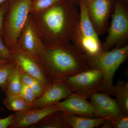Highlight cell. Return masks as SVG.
Returning <instances> with one entry per match:
<instances>
[{
    "mask_svg": "<svg viewBox=\"0 0 128 128\" xmlns=\"http://www.w3.org/2000/svg\"><path fill=\"white\" fill-rule=\"evenodd\" d=\"M69 0L30 16L46 47L70 42L79 23L80 12Z\"/></svg>",
    "mask_w": 128,
    "mask_h": 128,
    "instance_id": "6da1fadb",
    "label": "cell"
},
{
    "mask_svg": "<svg viewBox=\"0 0 128 128\" xmlns=\"http://www.w3.org/2000/svg\"><path fill=\"white\" fill-rule=\"evenodd\" d=\"M38 60L50 82L64 80L89 68L84 54L71 42L46 47L43 54Z\"/></svg>",
    "mask_w": 128,
    "mask_h": 128,
    "instance_id": "7a4b0ae2",
    "label": "cell"
},
{
    "mask_svg": "<svg viewBox=\"0 0 128 128\" xmlns=\"http://www.w3.org/2000/svg\"><path fill=\"white\" fill-rule=\"evenodd\" d=\"M128 57V44L111 50L102 51L92 57L86 56V63L89 67L98 69L102 73L104 82L100 92L113 95L114 88L113 82L114 74Z\"/></svg>",
    "mask_w": 128,
    "mask_h": 128,
    "instance_id": "3957f363",
    "label": "cell"
},
{
    "mask_svg": "<svg viewBox=\"0 0 128 128\" xmlns=\"http://www.w3.org/2000/svg\"><path fill=\"white\" fill-rule=\"evenodd\" d=\"M32 0H10L3 23L2 38L9 50L16 48L18 37L30 12Z\"/></svg>",
    "mask_w": 128,
    "mask_h": 128,
    "instance_id": "277c9868",
    "label": "cell"
},
{
    "mask_svg": "<svg viewBox=\"0 0 128 128\" xmlns=\"http://www.w3.org/2000/svg\"><path fill=\"white\" fill-rule=\"evenodd\" d=\"M78 4L80 20L72 41L86 56H94L102 52V44L88 15L86 0H79Z\"/></svg>",
    "mask_w": 128,
    "mask_h": 128,
    "instance_id": "5b68a950",
    "label": "cell"
},
{
    "mask_svg": "<svg viewBox=\"0 0 128 128\" xmlns=\"http://www.w3.org/2000/svg\"><path fill=\"white\" fill-rule=\"evenodd\" d=\"M125 2L116 0L108 34L102 44V51L110 50L114 46L122 47L128 38V10Z\"/></svg>",
    "mask_w": 128,
    "mask_h": 128,
    "instance_id": "8992f818",
    "label": "cell"
},
{
    "mask_svg": "<svg viewBox=\"0 0 128 128\" xmlns=\"http://www.w3.org/2000/svg\"><path fill=\"white\" fill-rule=\"evenodd\" d=\"M64 80L73 92L81 94L87 98L96 92L100 91L104 82L101 72L90 67Z\"/></svg>",
    "mask_w": 128,
    "mask_h": 128,
    "instance_id": "52a82bcc",
    "label": "cell"
},
{
    "mask_svg": "<svg viewBox=\"0 0 128 128\" xmlns=\"http://www.w3.org/2000/svg\"><path fill=\"white\" fill-rule=\"evenodd\" d=\"M116 0H86L88 15L98 35L105 33Z\"/></svg>",
    "mask_w": 128,
    "mask_h": 128,
    "instance_id": "ba28073f",
    "label": "cell"
},
{
    "mask_svg": "<svg viewBox=\"0 0 128 128\" xmlns=\"http://www.w3.org/2000/svg\"><path fill=\"white\" fill-rule=\"evenodd\" d=\"M17 48L30 54L38 60L42 57L45 51L46 46L42 41L30 14L18 37Z\"/></svg>",
    "mask_w": 128,
    "mask_h": 128,
    "instance_id": "9c48e42d",
    "label": "cell"
},
{
    "mask_svg": "<svg viewBox=\"0 0 128 128\" xmlns=\"http://www.w3.org/2000/svg\"><path fill=\"white\" fill-rule=\"evenodd\" d=\"M11 51L12 61L21 71L38 79L46 86L49 84L50 82L38 59L18 48Z\"/></svg>",
    "mask_w": 128,
    "mask_h": 128,
    "instance_id": "30bf717a",
    "label": "cell"
},
{
    "mask_svg": "<svg viewBox=\"0 0 128 128\" xmlns=\"http://www.w3.org/2000/svg\"><path fill=\"white\" fill-rule=\"evenodd\" d=\"M73 92L64 80L54 81L46 86L33 104V108H40L54 105Z\"/></svg>",
    "mask_w": 128,
    "mask_h": 128,
    "instance_id": "8fae6325",
    "label": "cell"
},
{
    "mask_svg": "<svg viewBox=\"0 0 128 128\" xmlns=\"http://www.w3.org/2000/svg\"><path fill=\"white\" fill-rule=\"evenodd\" d=\"M60 110L57 104L40 108H33L16 112L10 128L33 127L57 111Z\"/></svg>",
    "mask_w": 128,
    "mask_h": 128,
    "instance_id": "7c38bea8",
    "label": "cell"
},
{
    "mask_svg": "<svg viewBox=\"0 0 128 128\" xmlns=\"http://www.w3.org/2000/svg\"><path fill=\"white\" fill-rule=\"evenodd\" d=\"M89 98L94 107L95 117L114 120L123 113L116 100L107 93L96 92Z\"/></svg>",
    "mask_w": 128,
    "mask_h": 128,
    "instance_id": "4fadbf2b",
    "label": "cell"
},
{
    "mask_svg": "<svg viewBox=\"0 0 128 128\" xmlns=\"http://www.w3.org/2000/svg\"><path fill=\"white\" fill-rule=\"evenodd\" d=\"M88 98L81 94L73 92L63 102L56 104L62 112L78 116L93 118L94 108Z\"/></svg>",
    "mask_w": 128,
    "mask_h": 128,
    "instance_id": "5bb4252c",
    "label": "cell"
},
{
    "mask_svg": "<svg viewBox=\"0 0 128 128\" xmlns=\"http://www.w3.org/2000/svg\"><path fill=\"white\" fill-rule=\"evenodd\" d=\"M62 112L70 128H98L102 126L106 120L102 117L90 118Z\"/></svg>",
    "mask_w": 128,
    "mask_h": 128,
    "instance_id": "9a60e30c",
    "label": "cell"
},
{
    "mask_svg": "<svg viewBox=\"0 0 128 128\" xmlns=\"http://www.w3.org/2000/svg\"><path fill=\"white\" fill-rule=\"evenodd\" d=\"M33 127L41 128H70L61 110L51 114Z\"/></svg>",
    "mask_w": 128,
    "mask_h": 128,
    "instance_id": "2e32d148",
    "label": "cell"
},
{
    "mask_svg": "<svg viewBox=\"0 0 128 128\" xmlns=\"http://www.w3.org/2000/svg\"><path fill=\"white\" fill-rule=\"evenodd\" d=\"M113 95L123 113L128 114V82L118 81L114 86Z\"/></svg>",
    "mask_w": 128,
    "mask_h": 128,
    "instance_id": "e0dca14e",
    "label": "cell"
},
{
    "mask_svg": "<svg viewBox=\"0 0 128 128\" xmlns=\"http://www.w3.org/2000/svg\"><path fill=\"white\" fill-rule=\"evenodd\" d=\"M21 71L16 66L9 76L5 89L6 96H19L22 89Z\"/></svg>",
    "mask_w": 128,
    "mask_h": 128,
    "instance_id": "ac0fdd59",
    "label": "cell"
},
{
    "mask_svg": "<svg viewBox=\"0 0 128 128\" xmlns=\"http://www.w3.org/2000/svg\"><path fill=\"white\" fill-rule=\"evenodd\" d=\"M3 103L8 109L15 112L33 108L32 104L28 103L20 96H6Z\"/></svg>",
    "mask_w": 128,
    "mask_h": 128,
    "instance_id": "d6986e66",
    "label": "cell"
},
{
    "mask_svg": "<svg viewBox=\"0 0 128 128\" xmlns=\"http://www.w3.org/2000/svg\"><path fill=\"white\" fill-rule=\"evenodd\" d=\"M21 73L22 81L34 91L37 98L41 95L47 86L37 78L28 75L21 71Z\"/></svg>",
    "mask_w": 128,
    "mask_h": 128,
    "instance_id": "ffe728a7",
    "label": "cell"
},
{
    "mask_svg": "<svg viewBox=\"0 0 128 128\" xmlns=\"http://www.w3.org/2000/svg\"><path fill=\"white\" fill-rule=\"evenodd\" d=\"M65 0H32L30 13L35 14L44 11Z\"/></svg>",
    "mask_w": 128,
    "mask_h": 128,
    "instance_id": "44dd1931",
    "label": "cell"
},
{
    "mask_svg": "<svg viewBox=\"0 0 128 128\" xmlns=\"http://www.w3.org/2000/svg\"><path fill=\"white\" fill-rule=\"evenodd\" d=\"M16 66L12 61L0 66V87L3 91H5L8 78Z\"/></svg>",
    "mask_w": 128,
    "mask_h": 128,
    "instance_id": "7402d4cb",
    "label": "cell"
},
{
    "mask_svg": "<svg viewBox=\"0 0 128 128\" xmlns=\"http://www.w3.org/2000/svg\"><path fill=\"white\" fill-rule=\"evenodd\" d=\"M19 96L28 103L32 104L37 97L34 91L30 86L22 82V89Z\"/></svg>",
    "mask_w": 128,
    "mask_h": 128,
    "instance_id": "603a6c76",
    "label": "cell"
},
{
    "mask_svg": "<svg viewBox=\"0 0 128 128\" xmlns=\"http://www.w3.org/2000/svg\"><path fill=\"white\" fill-rule=\"evenodd\" d=\"M113 128H128V114L122 113L113 120Z\"/></svg>",
    "mask_w": 128,
    "mask_h": 128,
    "instance_id": "cb8c5ba5",
    "label": "cell"
},
{
    "mask_svg": "<svg viewBox=\"0 0 128 128\" xmlns=\"http://www.w3.org/2000/svg\"><path fill=\"white\" fill-rule=\"evenodd\" d=\"M0 59L12 61V52L6 46L2 38L0 36Z\"/></svg>",
    "mask_w": 128,
    "mask_h": 128,
    "instance_id": "d4e9b609",
    "label": "cell"
},
{
    "mask_svg": "<svg viewBox=\"0 0 128 128\" xmlns=\"http://www.w3.org/2000/svg\"><path fill=\"white\" fill-rule=\"evenodd\" d=\"M9 2H5L0 5V36L2 38L3 34V23L5 15L8 9Z\"/></svg>",
    "mask_w": 128,
    "mask_h": 128,
    "instance_id": "484cf974",
    "label": "cell"
},
{
    "mask_svg": "<svg viewBox=\"0 0 128 128\" xmlns=\"http://www.w3.org/2000/svg\"><path fill=\"white\" fill-rule=\"evenodd\" d=\"M14 116V114H12L5 118L0 119V128H7L11 125Z\"/></svg>",
    "mask_w": 128,
    "mask_h": 128,
    "instance_id": "4316f807",
    "label": "cell"
},
{
    "mask_svg": "<svg viewBox=\"0 0 128 128\" xmlns=\"http://www.w3.org/2000/svg\"><path fill=\"white\" fill-rule=\"evenodd\" d=\"M10 61V60H6L0 59V66L4 64H6Z\"/></svg>",
    "mask_w": 128,
    "mask_h": 128,
    "instance_id": "83f0119b",
    "label": "cell"
},
{
    "mask_svg": "<svg viewBox=\"0 0 128 128\" xmlns=\"http://www.w3.org/2000/svg\"><path fill=\"white\" fill-rule=\"evenodd\" d=\"M70 1L72 2H73L74 4L76 5L78 4V2H79V0H69Z\"/></svg>",
    "mask_w": 128,
    "mask_h": 128,
    "instance_id": "f1b7e54d",
    "label": "cell"
},
{
    "mask_svg": "<svg viewBox=\"0 0 128 128\" xmlns=\"http://www.w3.org/2000/svg\"><path fill=\"white\" fill-rule=\"evenodd\" d=\"M7 0H0V5L2 3Z\"/></svg>",
    "mask_w": 128,
    "mask_h": 128,
    "instance_id": "f546056e",
    "label": "cell"
},
{
    "mask_svg": "<svg viewBox=\"0 0 128 128\" xmlns=\"http://www.w3.org/2000/svg\"><path fill=\"white\" fill-rule=\"evenodd\" d=\"M119 0L123 2H125V3H127L128 2V0Z\"/></svg>",
    "mask_w": 128,
    "mask_h": 128,
    "instance_id": "4dcf8cb0",
    "label": "cell"
}]
</instances>
